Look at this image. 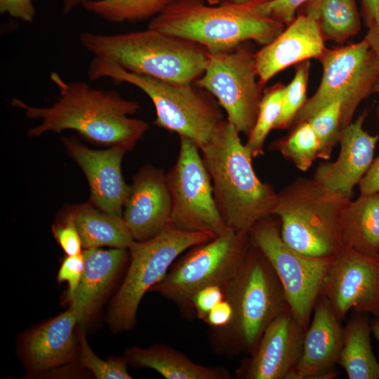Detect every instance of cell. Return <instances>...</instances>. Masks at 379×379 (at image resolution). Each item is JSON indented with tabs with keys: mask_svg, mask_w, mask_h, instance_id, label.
I'll return each mask as SVG.
<instances>
[{
	"mask_svg": "<svg viewBox=\"0 0 379 379\" xmlns=\"http://www.w3.org/2000/svg\"><path fill=\"white\" fill-rule=\"evenodd\" d=\"M313 317L305 331L300 358L288 379H331L337 377L344 327L328 300L319 295Z\"/></svg>",
	"mask_w": 379,
	"mask_h": 379,
	"instance_id": "obj_18",
	"label": "cell"
},
{
	"mask_svg": "<svg viewBox=\"0 0 379 379\" xmlns=\"http://www.w3.org/2000/svg\"><path fill=\"white\" fill-rule=\"evenodd\" d=\"M357 312L344 327L338 364L349 379H378L379 361L372 351L371 321L366 313Z\"/></svg>",
	"mask_w": 379,
	"mask_h": 379,
	"instance_id": "obj_26",
	"label": "cell"
},
{
	"mask_svg": "<svg viewBox=\"0 0 379 379\" xmlns=\"http://www.w3.org/2000/svg\"><path fill=\"white\" fill-rule=\"evenodd\" d=\"M303 6L304 13L317 21L325 41L343 44L361 29L355 0H312Z\"/></svg>",
	"mask_w": 379,
	"mask_h": 379,
	"instance_id": "obj_27",
	"label": "cell"
},
{
	"mask_svg": "<svg viewBox=\"0 0 379 379\" xmlns=\"http://www.w3.org/2000/svg\"><path fill=\"white\" fill-rule=\"evenodd\" d=\"M265 1L224 0L212 6L203 0H173L148 28L199 44L210 53L230 51L248 40L265 46L285 29L264 12Z\"/></svg>",
	"mask_w": 379,
	"mask_h": 379,
	"instance_id": "obj_2",
	"label": "cell"
},
{
	"mask_svg": "<svg viewBox=\"0 0 379 379\" xmlns=\"http://www.w3.org/2000/svg\"><path fill=\"white\" fill-rule=\"evenodd\" d=\"M62 140L67 154L86 178L91 192L90 202L102 211L123 217L130 185L124 179L121 163L128 151L115 146L93 149L74 136L62 137Z\"/></svg>",
	"mask_w": 379,
	"mask_h": 379,
	"instance_id": "obj_15",
	"label": "cell"
},
{
	"mask_svg": "<svg viewBox=\"0 0 379 379\" xmlns=\"http://www.w3.org/2000/svg\"><path fill=\"white\" fill-rule=\"evenodd\" d=\"M127 248H99L83 250L84 268L79 286L70 302L79 323L86 321L95 312L109 286L124 265Z\"/></svg>",
	"mask_w": 379,
	"mask_h": 379,
	"instance_id": "obj_22",
	"label": "cell"
},
{
	"mask_svg": "<svg viewBox=\"0 0 379 379\" xmlns=\"http://www.w3.org/2000/svg\"><path fill=\"white\" fill-rule=\"evenodd\" d=\"M239 134L226 120L200 151L225 223L234 232L248 234L258 221L272 215L277 193L255 174Z\"/></svg>",
	"mask_w": 379,
	"mask_h": 379,
	"instance_id": "obj_3",
	"label": "cell"
},
{
	"mask_svg": "<svg viewBox=\"0 0 379 379\" xmlns=\"http://www.w3.org/2000/svg\"><path fill=\"white\" fill-rule=\"evenodd\" d=\"M274 146L302 171L308 170L319 158V142L307 121L295 126L288 135L277 141Z\"/></svg>",
	"mask_w": 379,
	"mask_h": 379,
	"instance_id": "obj_29",
	"label": "cell"
},
{
	"mask_svg": "<svg viewBox=\"0 0 379 379\" xmlns=\"http://www.w3.org/2000/svg\"><path fill=\"white\" fill-rule=\"evenodd\" d=\"M367 26L379 15V0H362Z\"/></svg>",
	"mask_w": 379,
	"mask_h": 379,
	"instance_id": "obj_42",
	"label": "cell"
},
{
	"mask_svg": "<svg viewBox=\"0 0 379 379\" xmlns=\"http://www.w3.org/2000/svg\"><path fill=\"white\" fill-rule=\"evenodd\" d=\"M305 329L288 310L265 328L251 357L238 371L245 379H288L302 350Z\"/></svg>",
	"mask_w": 379,
	"mask_h": 379,
	"instance_id": "obj_16",
	"label": "cell"
},
{
	"mask_svg": "<svg viewBox=\"0 0 379 379\" xmlns=\"http://www.w3.org/2000/svg\"><path fill=\"white\" fill-rule=\"evenodd\" d=\"M50 79L59 92L52 105L39 107L11 100V105L22 109L27 118L41 120L27 131L29 137L73 130L94 144L130 151L149 130L145 121L130 117L139 110L138 102L115 91L94 88L83 81L67 82L55 72Z\"/></svg>",
	"mask_w": 379,
	"mask_h": 379,
	"instance_id": "obj_1",
	"label": "cell"
},
{
	"mask_svg": "<svg viewBox=\"0 0 379 379\" xmlns=\"http://www.w3.org/2000/svg\"><path fill=\"white\" fill-rule=\"evenodd\" d=\"M84 249L109 246L128 249L135 241L123 217L102 211L91 202L69 207Z\"/></svg>",
	"mask_w": 379,
	"mask_h": 379,
	"instance_id": "obj_25",
	"label": "cell"
},
{
	"mask_svg": "<svg viewBox=\"0 0 379 379\" xmlns=\"http://www.w3.org/2000/svg\"><path fill=\"white\" fill-rule=\"evenodd\" d=\"M84 268L83 253L76 255H67L63 260L58 274L59 282L67 283V300L71 302L79 286Z\"/></svg>",
	"mask_w": 379,
	"mask_h": 379,
	"instance_id": "obj_35",
	"label": "cell"
},
{
	"mask_svg": "<svg viewBox=\"0 0 379 379\" xmlns=\"http://www.w3.org/2000/svg\"><path fill=\"white\" fill-rule=\"evenodd\" d=\"M53 234L66 255L82 253L81 239L74 222V217L68 209L63 220L53 226Z\"/></svg>",
	"mask_w": 379,
	"mask_h": 379,
	"instance_id": "obj_34",
	"label": "cell"
},
{
	"mask_svg": "<svg viewBox=\"0 0 379 379\" xmlns=\"http://www.w3.org/2000/svg\"><path fill=\"white\" fill-rule=\"evenodd\" d=\"M317 21L299 13L272 41L255 53L258 81L263 86L284 69L312 58L319 59L326 50Z\"/></svg>",
	"mask_w": 379,
	"mask_h": 379,
	"instance_id": "obj_20",
	"label": "cell"
},
{
	"mask_svg": "<svg viewBox=\"0 0 379 379\" xmlns=\"http://www.w3.org/2000/svg\"><path fill=\"white\" fill-rule=\"evenodd\" d=\"M173 0H86L82 7L113 23L135 22L154 18Z\"/></svg>",
	"mask_w": 379,
	"mask_h": 379,
	"instance_id": "obj_28",
	"label": "cell"
},
{
	"mask_svg": "<svg viewBox=\"0 0 379 379\" xmlns=\"http://www.w3.org/2000/svg\"><path fill=\"white\" fill-rule=\"evenodd\" d=\"M366 117L364 112L342 128L337 159L319 165L313 176L322 185L349 199L372 164L379 139V135H372L364 129Z\"/></svg>",
	"mask_w": 379,
	"mask_h": 379,
	"instance_id": "obj_19",
	"label": "cell"
},
{
	"mask_svg": "<svg viewBox=\"0 0 379 379\" xmlns=\"http://www.w3.org/2000/svg\"><path fill=\"white\" fill-rule=\"evenodd\" d=\"M376 319H378L379 320V314L378 315L377 317H375Z\"/></svg>",
	"mask_w": 379,
	"mask_h": 379,
	"instance_id": "obj_47",
	"label": "cell"
},
{
	"mask_svg": "<svg viewBox=\"0 0 379 379\" xmlns=\"http://www.w3.org/2000/svg\"><path fill=\"white\" fill-rule=\"evenodd\" d=\"M373 93H377L379 95V77H378L373 88ZM378 119H379V106H378Z\"/></svg>",
	"mask_w": 379,
	"mask_h": 379,
	"instance_id": "obj_46",
	"label": "cell"
},
{
	"mask_svg": "<svg viewBox=\"0 0 379 379\" xmlns=\"http://www.w3.org/2000/svg\"><path fill=\"white\" fill-rule=\"evenodd\" d=\"M126 360L136 367L152 368L166 379L230 378L227 370L194 363L184 354L163 345L128 348Z\"/></svg>",
	"mask_w": 379,
	"mask_h": 379,
	"instance_id": "obj_23",
	"label": "cell"
},
{
	"mask_svg": "<svg viewBox=\"0 0 379 379\" xmlns=\"http://www.w3.org/2000/svg\"><path fill=\"white\" fill-rule=\"evenodd\" d=\"M234 310L231 303L225 298L208 312L205 321L215 328L228 327L233 319Z\"/></svg>",
	"mask_w": 379,
	"mask_h": 379,
	"instance_id": "obj_39",
	"label": "cell"
},
{
	"mask_svg": "<svg viewBox=\"0 0 379 379\" xmlns=\"http://www.w3.org/2000/svg\"><path fill=\"white\" fill-rule=\"evenodd\" d=\"M194 84L213 95L239 133L248 136L256 121L262 94L255 53L244 43L232 50L208 53Z\"/></svg>",
	"mask_w": 379,
	"mask_h": 379,
	"instance_id": "obj_12",
	"label": "cell"
},
{
	"mask_svg": "<svg viewBox=\"0 0 379 379\" xmlns=\"http://www.w3.org/2000/svg\"><path fill=\"white\" fill-rule=\"evenodd\" d=\"M371 332L379 343V320L376 318L371 321Z\"/></svg>",
	"mask_w": 379,
	"mask_h": 379,
	"instance_id": "obj_44",
	"label": "cell"
},
{
	"mask_svg": "<svg viewBox=\"0 0 379 379\" xmlns=\"http://www.w3.org/2000/svg\"><path fill=\"white\" fill-rule=\"evenodd\" d=\"M180 139L177 160L166 173L172 199L171 222L182 231L219 236L231 229L217 207L200 149L189 138Z\"/></svg>",
	"mask_w": 379,
	"mask_h": 379,
	"instance_id": "obj_13",
	"label": "cell"
},
{
	"mask_svg": "<svg viewBox=\"0 0 379 379\" xmlns=\"http://www.w3.org/2000/svg\"><path fill=\"white\" fill-rule=\"evenodd\" d=\"M91 81L110 79L142 91L156 110L154 124L193 141L199 149L207 145L226 121L218 102L194 83L181 84L157 79L128 71L94 58L88 69Z\"/></svg>",
	"mask_w": 379,
	"mask_h": 379,
	"instance_id": "obj_5",
	"label": "cell"
},
{
	"mask_svg": "<svg viewBox=\"0 0 379 379\" xmlns=\"http://www.w3.org/2000/svg\"><path fill=\"white\" fill-rule=\"evenodd\" d=\"M171 194L166 173L147 165L133 176L123 218L135 241L151 239L171 222Z\"/></svg>",
	"mask_w": 379,
	"mask_h": 379,
	"instance_id": "obj_17",
	"label": "cell"
},
{
	"mask_svg": "<svg viewBox=\"0 0 379 379\" xmlns=\"http://www.w3.org/2000/svg\"><path fill=\"white\" fill-rule=\"evenodd\" d=\"M265 218L250 230L249 239L266 257L283 287L289 310L306 331L324 279L335 256L302 254L281 239L279 224Z\"/></svg>",
	"mask_w": 379,
	"mask_h": 379,
	"instance_id": "obj_11",
	"label": "cell"
},
{
	"mask_svg": "<svg viewBox=\"0 0 379 379\" xmlns=\"http://www.w3.org/2000/svg\"><path fill=\"white\" fill-rule=\"evenodd\" d=\"M0 13L30 23L34 20L36 10L32 0H0Z\"/></svg>",
	"mask_w": 379,
	"mask_h": 379,
	"instance_id": "obj_38",
	"label": "cell"
},
{
	"mask_svg": "<svg viewBox=\"0 0 379 379\" xmlns=\"http://www.w3.org/2000/svg\"><path fill=\"white\" fill-rule=\"evenodd\" d=\"M86 1V0H62L63 12L65 14H68L77 6H81Z\"/></svg>",
	"mask_w": 379,
	"mask_h": 379,
	"instance_id": "obj_43",
	"label": "cell"
},
{
	"mask_svg": "<svg viewBox=\"0 0 379 379\" xmlns=\"http://www.w3.org/2000/svg\"><path fill=\"white\" fill-rule=\"evenodd\" d=\"M251 246L249 233L229 230L194 246L173 262L165 277L150 289L175 303L183 312H194L192 299L201 289L223 288L239 272Z\"/></svg>",
	"mask_w": 379,
	"mask_h": 379,
	"instance_id": "obj_8",
	"label": "cell"
},
{
	"mask_svg": "<svg viewBox=\"0 0 379 379\" xmlns=\"http://www.w3.org/2000/svg\"><path fill=\"white\" fill-rule=\"evenodd\" d=\"M215 237L209 232L182 231L170 222L154 237L134 241L128 248L131 262L126 276L111 303V327L117 331L132 328L142 297L165 277L178 257Z\"/></svg>",
	"mask_w": 379,
	"mask_h": 379,
	"instance_id": "obj_7",
	"label": "cell"
},
{
	"mask_svg": "<svg viewBox=\"0 0 379 379\" xmlns=\"http://www.w3.org/2000/svg\"><path fill=\"white\" fill-rule=\"evenodd\" d=\"M225 298L223 288L212 285L201 289L195 294L192 299V306L197 317L205 321L212 308Z\"/></svg>",
	"mask_w": 379,
	"mask_h": 379,
	"instance_id": "obj_37",
	"label": "cell"
},
{
	"mask_svg": "<svg viewBox=\"0 0 379 379\" xmlns=\"http://www.w3.org/2000/svg\"><path fill=\"white\" fill-rule=\"evenodd\" d=\"M79 41L95 58L175 83H194L208 59V51L201 45L148 27L116 34L84 32Z\"/></svg>",
	"mask_w": 379,
	"mask_h": 379,
	"instance_id": "obj_4",
	"label": "cell"
},
{
	"mask_svg": "<svg viewBox=\"0 0 379 379\" xmlns=\"http://www.w3.org/2000/svg\"><path fill=\"white\" fill-rule=\"evenodd\" d=\"M77 323V313L70 306L26 335L23 352L32 371H44L73 359L78 343L74 331Z\"/></svg>",
	"mask_w": 379,
	"mask_h": 379,
	"instance_id": "obj_21",
	"label": "cell"
},
{
	"mask_svg": "<svg viewBox=\"0 0 379 379\" xmlns=\"http://www.w3.org/2000/svg\"><path fill=\"white\" fill-rule=\"evenodd\" d=\"M310 67V60L296 65L294 77L285 86L281 113L274 129H285L292 126L296 114L306 102Z\"/></svg>",
	"mask_w": 379,
	"mask_h": 379,
	"instance_id": "obj_32",
	"label": "cell"
},
{
	"mask_svg": "<svg viewBox=\"0 0 379 379\" xmlns=\"http://www.w3.org/2000/svg\"><path fill=\"white\" fill-rule=\"evenodd\" d=\"M312 0H266L262 5L264 12L286 26L295 18L298 9Z\"/></svg>",
	"mask_w": 379,
	"mask_h": 379,
	"instance_id": "obj_36",
	"label": "cell"
},
{
	"mask_svg": "<svg viewBox=\"0 0 379 379\" xmlns=\"http://www.w3.org/2000/svg\"><path fill=\"white\" fill-rule=\"evenodd\" d=\"M284 88L285 86L278 84L267 89L262 95L256 121L245 144L253 158L264 153L266 138L274 128L281 113Z\"/></svg>",
	"mask_w": 379,
	"mask_h": 379,
	"instance_id": "obj_30",
	"label": "cell"
},
{
	"mask_svg": "<svg viewBox=\"0 0 379 379\" xmlns=\"http://www.w3.org/2000/svg\"><path fill=\"white\" fill-rule=\"evenodd\" d=\"M80 359L83 367L89 369L98 379H131L126 367V360L120 359L105 361L96 356L87 342L84 331L79 327L77 330Z\"/></svg>",
	"mask_w": 379,
	"mask_h": 379,
	"instance_id": "obj_33",
	"label": "cell"
},
{
	"mask_svg": "<svg viewBox=\"0 0 379 379\" xmlns=\"http://www.w3.org/2000/svg\"><path fill=\"white\" fill-rule=\"evenodd\" d=\"M319 60L323 69L320 84L296 114L292 125L306 121L325 106L340 101L343 128L353 121L359 104L373 93L379 77L378 61L364 39L326 48Z\"/></svg>",
	"mask_w": 379,
	"mask_h": 379,
	"instance_id": "obj_10",
	"label": "cell"
},
{
	"mask_svg": "<svg viewBox=\"0 0 379 379\" xmlns=\"http://www.w3.org/2000/svg\"><path fill=\"white\" fill-rule=\"evenodd\" d=\"M340 118L341 104L340 101H335L307 120L318 138L321 159H329L334 147L339 143L342 130Z\"/></svg>",
	"mask_w": 379,
	"mask_h": 379,
	"instance_id": "obj_31",
	"label": "cell"
},
{
	"mask_svg": "<svg viewBox=\"0 0 379 379\" xmlns=\"http://www.w3.org/2000/svg\"><path fill=\"white\" fill-rule=\"evenodd\" d=\"M320 295L341 321L350 310L379 314V255L347 247L338 254L324 279Z\"/></svg>",
	"mask_w": 379,
	"mask_h": 379,
	"instance_id": "obj_14",
	"label": "cell"
},
{
	"mask_svg": "<svg viewBox=\"0 0 379 379\" xmlns=\"http://www.w3.org/2000/svg\"><path fill=\"white\" fill-rule=\"evenodd\" d=\"M224 292L234 310L229 326L243 348L251 353L267 326L289 310L274 269L251 244L239 272Z\"/></svg>",
	"mask_w": 379,
	"mask_h": 379,
	"instance_id": "obj_9",
	"label": "cell"
},
{
	"mask_svg": "<svg viewBox=\"0 0 379 379\" xmlns=\"http://www.w3.org/2000/svg\"><path fill=\"white\" fill-rule=\"evenodd\" d=\"M350 199L313 178H301L277 194L272 215L279 218L281 239L292 248L310 256H336L345 248L340 224Z\"/></svg>",
	"mask_w": 379,
	"mask_h": 379,
	"instance_id": "obj_6",
	"label": "cell"
},
{
	"mask_svg": "<svg viewBox=\"0 0 379 379\" xmlns=\"http://www.w3.org/2000/svg\"><path fill=\"white\" fill-rule=\"evenodd\" d=\"M340 228L345 247L366 255H379V193L350 199L343 211Z\"/></svg>",
	"mask_w": 379,
	"mask_h": 379,
	"instance_id": "obj_24",
	"label": "cell"
},
{
	"mask_svg": "<svg viewBox=\"0 0 379 379\" xmlns=\"http://www.w3.org/2000/svg\"><path fill=\"white\" fill-rule=\"evenodd\" d=\"M367 27L368 29L364 39L373 51L379 65V15Z\"/></svg>",
	"mask_w": 379,
	"mask_h": 379,
	"instance_id": "obj_41",
	"label": "cell"
},
{
	"mask_svg": "<svg viewBox=\"0 0 379 379\" xmlns=\"http://www.w3.org/2000/svg\"><path fill=\"white\" fill-rule=\"evenodd\" d=\"M219 1L220 0H207V2L209 5L211 6H213L216 4H218L219 3ZM234 3H239V4H242V3H246V2H248L251 0H230Z\"/></svg>",
	"mask_w": 379,
	"mask_h": 379,
	"instance_id": "obj_45",
	"label": "cell"
},
{
	"mask_svg": "<svg viewBox=\"0 0 379 379\" xmlns=\"http://www.w3.org/2000/svg\"><path fill=\"white\" fill-rule=\"evenodd\" d=\"M358 185L360 194L379 193V155L373 159Z\"/></svg>",
	"mask_w": 379,
	"mask_h": 379,
	"instance_id": "obj_40",
	"label": "cell"
}]
</instances>
